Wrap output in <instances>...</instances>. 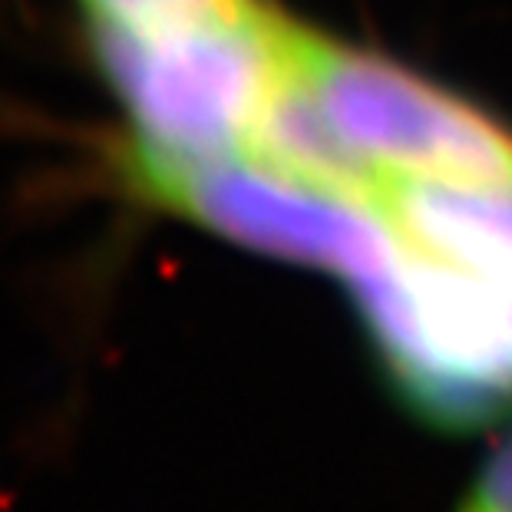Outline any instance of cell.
I'll return each mask as SVG.
<instances>
[{"mask_svg": "<svg viewBox=\"0 0 512 512\" xmlns=\"http://www.w3.org/2000/svg\"><path fill=\"white\" fill-rule=\"evenodd\" d=\"M288 17L258 14L172 34L80 30L86 67L110 96L103 139L156 159L242 156L285 60Z\"/></svg>", "mask_w": 512, "mask_h": 512, "instance_id": "obj_1", "label": "cell"}, {"mask_svg": "<svg viewBox=\"0 0 512 512\" xmlns=\"http://www.w3.org/2000/svg\"><path fill=\"white\" fill-rule=\"evenodd\" d=\"M96 149L100 176L123 202L242 252L331 271L351 291L390 275L410 252L374 205L314 189L245 156L176 162L106 139Z\"/></svg>", "mask_w": 512, "mask_h": 512, "instance_id": "obj_2", "label": "cell"}, {"mask_svg": "<svg viewBox=\"0 0 512 512\" xmlns=\"http://www.w3.org/2000/svg\"><path fill=\"white\" fill-rule=\"evenodd\" d=\"M387 384L420 423L473 433L512 413L503 291L420 252L354 291Z\"/></svg>", "mask_w": 512, "mask_h": 512, "instance_id": "obj_3", "label": "cell"}, {"mask_svg": "<svg viewBox=\"0 0 512 512\" xmlns=\"http://www.w3.org/2000/svg\"><path fill=\"white\" fill-rule=\"evenodd\" d=\"M288 53L344 143L387 179H512V133L460 96L294 20Z\"/></svg>", "mask_w": 512, "mask_h": 512, "instance_id": "obj_4", "label": "cell"}, {"mask_svg": "<svg viewBox=\"0 0 512 512\" xmlns=\"http://www.w3.org/2000/svg\"><path fill=\"white\" fill-rule=\"evenodd\" d=\"M374 209L410 252L512 285V179H384Z\"/></svg>", "mask_w": 512, "mask_h": 512, "instance_id": "obj_5", "label": "cell"}, {"mask_svg": "<svg viewBox=\"0 0 512 512\" xmlns=\"http://www.w3.org/2000/svg\"><path fill=\"white\" fill-rule=\"evenodd\" d=\"M242 156L288 179H298L334 195H347V199H357L364 205L377 202L380 185L387 179L364 156H357L331 126L318 96L311 93V86L294 67L288 53V34L278 80L265 96V106H261L252 133H248Z\"/></svg>", "mask_w": 512, "mask_h": 512, "instance_id": "obj_6", "label": "cell"}, {"mask_svg": "<svg viewBox=\"0 0 512 512\" xmlns=\"http://www.w3.org/2000/svg\"><path fill=\"white\" fill-rule=\"evenodd\" d=\"M265 0H73L80 30L113 34H172L205 24L252 17Z\"/></svg>", "mask_w": 512, "mask_h": 512, "instance_id": "obj_7", "label": "cell"}, {"mask_svg": "<svg viewBox=\"0 0 512 512\" xmlns=\"http://www.w3.org/2000/svg\"><path fill=\"white\" fill-rule=\"evenodd\" d=\"M456 512H512V433L489 450Z\"/></svg>", "mask_w": 512, "mask_h": 512, "instance_id": "obj_8", "label": "cell"}, {"mask_svg": "<svg viewBox=\"0 0 512 512\" xmlns=\"http://www.w3.org/2000/svg\"><path fill=\"white\" fill-rule=\"evenodd\" d=\"M503 291V304H506V318H509V328H512V285H506V288H499Z\"/></svg>", "mask_w": 512, "mask_h": 512, "instance_id": "obj_9", "label": "cell"}]
</instances>
